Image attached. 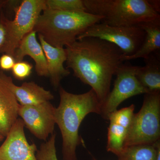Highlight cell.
Returning <instances> with one entry per match:
<instances>
[{"label":"cell","instance_id":"52a82bcc","mask_svg":"<svg viewBox=\"0 0 160 160\" xmlns=\"http://www.w3.org/2000/svg\"><path fill=\"white\" fill-rule=\"evenodd\" d=\"M145 36V30L139 26H113L100 22L89 27L78 37L77 40L85 38H98L114 44L125 56H130L139 49Z\"/></svg>","mask_w":160,"mask_h":160},{"label":"cell","instance_id":"7c38bea8","mask_svg":"<svg viewBox=\"0 0 160 160\" xmlns=\"http://www.w3.org/2000/svg\"><path fill=\"white\" fill-rule=\"evenodd\" d=\"M6 75L0 71V134L6 137L18 118L20 104L6 79Z\"/></svg>","mask_w":160,"mask_h":160},{"label":"cell","instance_id":"603a6c76","mask_svg":"<svg viewBox=\"0 0 160 160\" xmlns=\"http://www.w3.org/2000/svg\"><path fill=\"white\" fill-rule=\"evenodd\" d=\"M5 17L3 14L2 11L0 10V49L2 47L5 42L6 37V28L5 26Z\"/></svg>","mask_w":160,"mask_h":160},{"label":"cell","instance_id":"30bf717a","mask_svg":"<svg viewBox=\"0 0 160 160\" xmlns=\"http://www.w3.org/2000/svg\"><path fill=\"white\" fill-rule=\"evenodd\" d=\"M22 120L18 118L0 146V160H38V149L34 143L28 142Z\"/></svg>","mask_w":160,"mask_h":160},{"label":"cell","instance_id":"8992f818","mask_svg":"<svg viewBox=\"0 0 160 160\" xmlns=\"http://www.w3.org/2000/svg\"><path fill=\"white\" fill-rule=\"evenodd\" d=\"M46 9V0H24L15 9L14 18H5L6 37L1 53L13 57L22 40L33 31L40 15Z\"/></svg>","mask_w":160,"mask_h":160},{"label":"cell","instance_id":"e0dca14e","mask_svg":"<svg viewBox=\"0 0 160 160\" xmlns=\"http://www.w3.org/2000/svg\"><path fill=\"white\" fill-rule=\"evenodd\" d=\"M145 30L146 36L141 47L134 54L123 57L125 61L142 58L159 52L160 49V23H147L140 26Z\"/></svg>","mask_w":160,"mask_h":160},{"label":"cell","instance_id":"d6986e66","mask_svg":"<svg viewBox=\"0 0 160 160\" xmlns=\"http://www.w3.org/2000/svg\"><path fill=\"white\" fill-rule=\"evenodd\" d=\"M46 9L67 12H86L83 0H46Z\"/></svg>","mask_w":160,"mask_h":160},{"label":"cell","instance_id":"7a4b0ae2","mask_svg":"<svg viewBox=\"0 0 160 160\" xmlns=\"http://www.w3.org/2000/svg\"><path fill=\"white\" fill-rule=\"evenodd\" d=\"M59 105L55 108V123L62 139L63 160H77L76 149L81 144L79 130L81 123L90 113L100 114L101 104L92 89L82 94H76L59 88Z\"/></svg>","mask_w":160,"mask_h":160},{"label":"cell","instance_id":"9c48e42d","mask_svg":"<svg viewBox=\"0 0 160 160\" xmlns=\"http://www.w3.org/2000/svg\"><path fill=\"white\" fill-rule=\"evenodd\" d=\"M55 108L50 102L34 106L20 105L18 116L32 134L46 142L54 133Z\"/></svg>","mask_w":160,"mask_h":160},{"label":"cell","instance_id":"4fadbf2b","mask_svg":"<svg viewBox=\"0 0 160 160\" xmlns=\"http://www.w3.org/2000/svg\"><path fill=\"white\" fill-rule=\"evenodd\" d=\"M36 34L33 30L24 37L15 51L13 57L16 62H18L22 61L25 57H30L35 63L38 75L49 77L46 57L42 47L37 39Z\"/></svg>","mask_w":160,"mask_h":160},{"label":"cell","instance_id":"cb8c5ba5","mask_svg":"<svg viewBox=\"0 0 160 160\" xmlns=\"http://www.w3.org/2000/svg\"><path fill=\"white\" fill-rule=\"evenodd\" d=\"M7 2V1L0 0V10H2L3 7L5 6H6V4Z\"/></svg>","mask_w":160,"mask_h":160},{"label":"cell","instance_id":"2e32d148","mask_svg":"<svg viewBox=\"0 0 160 160\" xmlns=\"http://www.w3.org/2000/svg\"><path fill=\"white\" fill-rule=\"evenodd\" d=\"M159 55V52H156L144 59L145 66L137 70V78L148 93L160 91Z\"/></svg>","mask_w":160,"mask_h":160},{"label":"cell","instance_id":"44dd1931","mask_svg":"<svg viewBox=\"0 0 160 160\" xmlns=\"http://www.w3.org/2000/svg\"><path fill=\"white\" fill-rule=\"evenodd\" d=\"M32 68L33 66L30 63L22 61L16 62L11 70L16 79L22 81L31 74Z\"/></svg>","mask_w":160,"mask_h":160},{"label":"cell","instance_id":"7402d4cb","mask_svg":"<svg viewBox=\"0 0 160 160\" xmlns=\"http://www.w3.org/2000/svg\"><path fill=\"white\" fill-rule=\"evenodd\" d=\"M14 57L10 55L4 54L0 57V69L2 71L12 70L15 64Z\"/></svg>","mask_w":160,"mask_h":160},{"label":"cell","instance_id":"5b68a950","mask_svg":"<svg viewBox=\"0 0 160 160\" xmlns=\"http://www.w3.org/2000/svg\"><path fill=\"white\" fill-rule=\"evenodd\" d=\"M160 140V91H158L145 94L142 108L133 116L125 148L153 144Z\"/></svg>","mask_w":160,"mask_h":160},{"label":"cell","instance_id":"5bb4252c","mask_svg":"<svg viewBox=\"0 0 160 160\" xmlns=\"http://www.w3.org/2000/svg\"><path fill=\"white\" fill-rule=\"evenodd\" d=\"M39 40L46 57L49 77L52 85L55 88L59 87L61 81L70 74L69 69L64 67L67 60L65 48H58L50 45L40 35Z\"/></svg>","mask_w":160,"mask_h":160},{"label":"cell","instance_id":"484cf974","mask_svg":"<svg viewBox=\"0 0 160 160\" xmlns=\"http://www.w3.org/2000/svg\"><path fill=\"white\" fill-rule=\"evenodd\" d=\"M4 137H3L2 134H0V142L1 141H3V140L4 139Z\"/></svg>","mask_w":160,"mask_h":160},{"label":"cell","instance_id":"ba28073f","mask_svg":"<svg viewBox=\"0 0 160 160\" xmlns=\"http://www.w3.org/2000/svg\"><path fill=\"white\" fill-rule=\"evenodd\" d=\"M138 66L130 64H122L115 75L112 91H110L107 98L101 106L100 115L104 119L117 110L118 107L125 100L134 96L148 93L140 84L136 76Z\"/></svg>","mask_w":160,"mask_h":160},{"label":"cell","instance_id":"d4e9b609","mask_svg":"<svg viewBox=\"0 0 160 160\" xmlns=\"http://www.w3.org/2000/svg\"><path fill=\"white\" fill-rule=\"evenodd\" d=\"M157 160H160V150H159L158 152L157 158Z\"/></svg>","mask_w":160,"mask_h":160},{"label":"cell","instance_id":"9a60e30c","mask_svg":"<svg viewBox=\"0 0 160 160\" xmlns=\"http://www.w3.org/2000/svg\"><path fill=\"white\" fill-rule=\"evenodd\" d=\"M6 81L21 106H34L50 102L54 98L49 90H46L34 82H25L21 86L13 83L10 77L6 76Z\"/></svg>","mask_w":160,"mask_h":160},{"label":"cell","instance_id":"ac0fdd59","mask_svg":"<svg viewBox=\"0 0 160 160\" xmlns=\"http://www.w3.org/2000/svg\"><path fill=\"white\" fill-rule=\"evenodd\" d=\"M160 140L153 144L127 146L118 156V160H157Z\"/></svg>","mask_w":160,"mask_h":160},{"label":"cell","instance_id":"277c9868","mask_svg":"<svg viewBox=\"0 0 160 160\" xmlns=\"http://www.w3.org/2000/svg\"><path fill=\"white\" fill-rule=\"evenodd\" d=\"M86 11L103 17L110 26H140L160 23V14L149 0H83Z\"/></svg>","mask_w":160,"mask_h":160},{"label":"cell","instance_id":"ffe728a7","mask_svg":"<svg viewBox=\"0 0 160 160\" xmlns=\"http://www.w3.org/2000/svg\"><path fill=\"white\" fill-rule=\"evenodd\" d=\"M55 133L51 135L49 140L41 144L40 149L37 151L38 160H58L56 148Z\"/></svg>","mask_w":160,"mask_h":160},{"label":"cell","instance_id":"8fae6325","mask_svg":"<svg viewBox=\"0 0 160 160\" xmlns=\"http://www.w3.org/2000/svg\"><path fill=\"white\" fill-rule=\"evenodd\" d=\"M135 106L115 110L109 115L108 120L107 151L118 156L125 148V143L134 114Z\"/></svg>","mask_w":160,"mask_h":160},{"label":"cell","instance_id":"3957f363","mask_svg":"<svg viewBox=\"0 0 160 160\" xmlns=\"http://www.w3.org/2000/svg\"><path fill=\"white\" fill-rule=\"evenodd\" d=\"M103 17L87 12H67L46 9L40 15L33 30L51 46H70L78 37Z\"/></svg>","mask_w":160,"mask_h":160},{"label":"cell","instance_id":"6da1fadb","mask_svg":"<svg viewBox=\"0 0 160 160\" xmlns=\"http://www.w3.org/2000/svg\"><path fill=\"white\" fill-rule=\"evenodd\" d=\"M65 49L67 68L91 87L102 105L110 92L112 77L124 62L123 52L112 43L92 37L77 40Z\"/></svg>","mask_w":160,"mask_h":160}]
</instances>
